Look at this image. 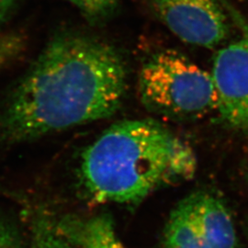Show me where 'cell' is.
<instances>
[{
    "instance_id": "6da1fadb",
    "label": "cell",
    "mask_w": 248,
    "mask_h": 248,
    "mask_svg": "<svg viewBox=\"0 0 248 248\" xmlns=\"http://www.w3.org/2000/svg\"><path fill=\"white\" fill-rule=\"evenodd\" d=\"M127 87L124 57L85 34L53 39L13 90L0 115V135L23 142L114 115Z\"/></svg>"
},
{
    "instance_id": "7a4b0ae2",
    "label": "cell",
    "mask_w": 248,
    "mask_h": 248,
    "mask_svg": "<svg viewBox=\"0 0 248 248\" xmlns=\"http://www.w3.org/2000/svg\"><path fill=\"white\" fill-rule=\"evenodd\" d=\"M196 171L187 142L158 123L132 120L113 124L84 151L79 173L93 202L136 204Z\"/></svg>"
},
{
    "instance_id": "3957f363",
    "label": "cell",
    "mask_w": 248,
    "mask_h": 248,
    "mask_svg": "<svg viewBox=\"0 0 248 248\" xmlns=\"http://www.w3.org/2000/svg\"><path fill=\"white\" fill-rule=\"evenodd\" d=\"M138 92L152 111L177 118H196L218 108L213 76L176 50L150 55L139 72Z\"/></svg>"
},
{
    "instance_id": "277c9868",
    "label": "cell",
    "mask_w": 248,
    "mask_h": 248,
    "mask_svg": "<svg viewBox=\"0 0 248 248\" xmlns=\"http://www.w3.org/2000/svg\"><path fill=\"white\" fill-rule=\"evenodd\" d=\"M155 15L184 43L214 49L230 36L228 18L217 0H147Z\"/></svg>"
},
{
    "instance_id": "5b68a950",
    "label": "cell",
    "mask_w": 248,
    "mask_h": 248,
    "mask_svg": "<svg viewBox=\"0 0 248 248\" xmlns=\"http://www.w3.org/2000/svg\"><path fill=\"white\" fill-rule=\"evenodd\" d=\"M212 76L223 122L248 134V34L216 53Z\"/></svg>"
},
{
    "instance_id": "8992f818",
    "label": "cell",
    "mask_w": 248,
    "mask_h": 248,
    "mask_svg": "<svg viewBox=\"0 0 248 248\" xmlns=\"http://www.w3.org/2000/svg\"><path fill=\"white\" fill-rule=\"evenodd\" d=\"M196 220L210 248H239L235 226L227 206L210 191L191 194Z\"/></svg>"
},
{
    "instance_id": "52a82bcc",
    "label": "cell",
    "mask_w": 248,
    "mask_h": 248,
    "mask_svg": "<svg viewBox=\"0 0 248 248\" xmlns=\"http://www.w3.org/2000/svg\"><path fill=\"white\" fill-rule=\"evenodd\" d=\"M163 248H210L196 220L192 196L181 201L169 215Z\"/></svg>"
},
{
    "instance_id": "ba28073f",
    "label": "cell",
    "mask_w": 248,
    "mask_h": 248,
    "mask_svg": "<svg viewBox=\"0 0 248 248\" xmlns=\"http://www.w3.org/2000/svg\"><path fill=\"white\" fill-rule=\"evenodd\" d=\"M30 248H80L67 220L48 213L36 216L31 226Z\"/></svg>"
},
{
    "instance_id": "9c48e42d",
    "label": "cell",
    "mask_w": 248,
    "mask_h": 248,
    "mask_svg": "<svg viewBox=\"0 0 248 248\" xmlns=\"http://www.w3.org/2000/svg\"><path fill=\"white\" fill-rule=\"evenodd\" d=\"M80 248H127L116 232L112 219L107 214L87 221H69Z\"/></svg>"
},
{
    "instance_id": "30bf717a",
    "label": "cell",
    "mask_w": 248,
    "mask_h": 248,
    "mask_svg": "<svg viewBox=\"0 0 248 248\" xmlns=\"http://www.w3.org/2000/svg\"><path fill=\"white\" fill-rule=\"evenodd\" d=\"M70 2L91 22H101L115 10L117 0H65Z\"/></svg>"
},
{
    "instance_id": "8fae6325",
    "label": "cell",
    "mask_w": 248,
    "mask_h": 248,
    "mask_svg": "<svg viewBox=\"0 0 248 248\" xmlns=\"http://www.w3.org/2000/svg\"><path fill=\"white\" fill-rule=\"evenodd\" d=\"M24 38L14 32H0V68L17 58L24 48Z\"/></svg>"
},
{
    "instance_id": "7c38bea8",
    "label": "cell",
    "mask_w": 248,
    "mask_h": 248,
    "mask_svg": "<svg viewBox=\"0 0 248 248\" xmlns=\"http://www.w3.org/2000/svg\"><path fill=\"white\" fill-rule=\"evenodd\" d=\"M17 232L9 222L0 220V248H18Z\"/></svg>"
},
{
    "instance_id": "4fadbf2b",
    "label": "cell",
    "mask_w": 248,
    "mask_h": 248,
    "mask_svg": "<svg viewBox=\"0 0 248 248\" xmlns=\"http://www.w3.org/2000/svg\"><path fill=\"white\" fill-rule=\"evenodd\" d=\"M15 3L16 0H0V23L9 15Z\"/></svg>"
},
{
    "instance_id": "5bb4252c",
    "label": "cell",
    "mask_w": 248,
    "mask_h": 248,
    "mask_svg": "<svg viewBox=\"0 0 248 248\" xmlns=\"http://www.w3.org/2000/svg\"><path fill=\"white\" fill-rule=\"evenodd\" d=\"M245 177H246V179H247V181H248V163H247V167H246V170H245Z\"/></svg>"
},
{
    "instance_id": "9a60e30c",
    "label": "cell",
    "mask_w": 248,
    "mask_h": 248,
    "mask_svg": "<svg viewBox=\"0 0 248 248\" xmlns=\"http://www.w3.org/2000/svg\"></svg>"
}]
</instances>
